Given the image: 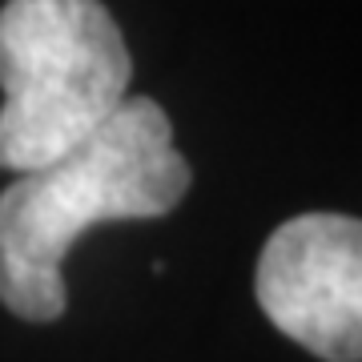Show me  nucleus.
<instances>
[{
  "label": "nucleus",
  "mask_w": 362,
  "mask_h": 362,
  "mask_svg": "<svg viewBox=\"0 0 362 362\" xmlns=\"http://www.w3.org/2000/svg\"><path fill=\"white\" fill-rule=\"evenodd\" d=\"M189 189L173 125L149 97H125L101 129L0 194V302L25 322L65 314V254L89 226L165 218Z\"/></svg>",
  "instance_id": "nucleus-1"
},
{
  "label": "nucleus",
  "mask_w": 362,
  "mask_h": 362,
  "mask_svg": "<svg viewBox=\"0 0 362 362\" xmlns=\"http://www.w3.org/2000/svg\"><path fill=\"white\" fill-rule=\"evenodd\" d=\"M133 61L101 0H8L0 8V169L28 173L101 129Z\"/></svg>",
  "instance_id": "nucleus-2"
},
{
  "label": "nucleus",
  "mask_w": 362,
  "mask_h": 362,
  "mask_svg": "<svg viewBox=\"0 0 362 362\" xmlns=\"http://www.w3.org/2000/svg\"><path fill=\"white\" fill-rule=\"evenodd\" d=\"M258 306L286 338L326 362L362 358V226L302 214L270 233L254 278Z\"/></svg>",
  "instance_id": "nucleus-3"
}]
</instances>
